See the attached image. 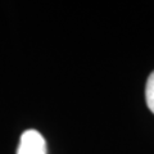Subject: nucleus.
<instances>
[{
  "mask_svg": "<svg viewBox=\"0 0 154 154\" xmlns=\"http://www.w3.org/2000/svg\"><path fill=\"white\" fill-rule=\"evenodd\" d=\"M17 154H46V141L36 130H27L21 135Z\"/></svg>",
  "mask_w": 154,
  "mask_h": 154,
  "instance_id": "1",
  "label": "nucleus"
},
{
  "mask_svg": "<svg viewBox=\"0 0 154 154\" xmlns=\"http://www.w3.org/2000/svg\"><path fill=\"white\" fill-rule=\"evenodd\" d=\"M145 100L146 105L150 109V112L154 113V72H152L148 77L146 85H145Z\"/></svg>",
  "mask_w": 154,
  "mask_h": 154,
  "instance_id": "2",
  "label": "nucleus"
}]
</instances>
